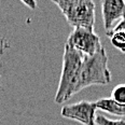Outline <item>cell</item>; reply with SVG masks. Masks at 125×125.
I'll return each mask as SVG.
<instances>
[{
    "label": "cell",
    "mask_w": 125,
    "mask_h": 125,
    "mask_svg": "<svg viewBox=\"0 0 125 125\" xmlns=\"http://www.w3.org/2000/svg\"><path fill=\"white\" fill-rule=\"evenodd\" d=\"M111 81L106 49L101 48L92 56H84L79 72L75 93L92 85H106Z\"/></svg>",
    "instance_id": "6da1fadb"
},
{
    "label": "cell",
    "mask_w": 125,
    "mask_h": 125,
    "mask_svg": "<svg viewBox=\"0 0 125 125\" xmlns=\"http://www.w3.org/2000/svg\"><path fill=\"white\" fill-rule=\"evenodd\" d=\"M83 56L81 53L65 44L62 67L58 87L55 94V103L64 104L69 100L75 93L79 72L81 68Z\"/></svg>",
    "instance_id": "7a4b0ae2"
},
{
    "label": "cell",
    "mask_w": 125,
    "mask_h": 125,
    "mask_svg": "<svg viewBox=\"0 0 125 125\" xmlns=\"http://www.w3.org/2000/svg\"><path fill=\"white\" fill-rule=\"evenodd\" d=\"M65 16L67 23L73 28H84L94 31L96 21L95 2L92 0H54Z\"/></svg>",
    "instance_id": "3957f363"
},
{
    "label": "cell",
    "mask_w": 125,
    "mask_h": 125,
    "mask_svg": "<svg viewBox=\"0 0 125 125\" xmlns=\"http://www.w3.org/2000/svg\"><path fill=\"white\" fill-rule=\"evenodd\" d=\"M66 44L83 56H92L103 48L100 38L95 31L84 28H74L69 35Z\"/></svg>",
    "instance_id": "277c9868"
},
{
    "label": "cell",
    "mask_w": 125,
    "mask_h": 125,
    "mask_svg": "<svg viewBox=\"0 0 125 125\" xmlns=\"http://www.w3.org/2000/svg\"><path fill=\"white\" fill-rule=\"evenodd\" d=\"M96 105L95 101L81 100L71 105L62 106V116L69 120H73L83 125H96Z\"/></svg>",
    "instance_id": "5b68a950"
},
{
    "label": "cell",
    "mask_w": 125,
    "mask_h": 125,
    "mask_svg": "<svg viewBox=\"0 0 125 125\" xmlns=\"http://www.w3.org/2000/svg\"><path fill=\"white\" fill-rule=\"evenodd\" d=\"M101 15L106 33L110 32L125 15L124 0H104L101 1Z\"/></svg>",
    "instance_id": "8992f818"
},
{
    "label": "cell",
    "mask_w": 125,
    "mask_h": 125,
    "mask_svg": "<svg viewBox=\"0 0 125 125\" xmlns=\"http://www.w3.org/2000/svg\"><path fill=\"white\" fill-rule=\"evenodd\" d=\"M114 49L121 53H125V15L120 23L115 25L110 32L107 33Z\"/></svg>",
    "instance_id": "52a82bcc"
},
{
    "label": "cell",
    "mask_w": 125,
    "mask_h": 125,
    "mask_svg": "<svg viewBox=\"0 0 125 125\" xmlns=\"http://www.w3.org/2000/svg\"><path fill=\"white\" fill-rule=\"evenodd\" d=\"M95 105L97 110L121 116L125 120V106L119 105L111 98H100L97 101H95Z\"/></svg>",
    "instance_id": "ba28073f"
},
{
    "label": "cell",
    "mask_w": 125,
    "mask_h": 125,
    "mask_svg": "<svg viewBox=\"0 0 125 125\" xmlns=\"http://www.w3.org/2000/svg\"><path fill=\"white\" fill-rule=\"evenodd\" d=\"M111 99L116 104L125 106V84H118L111 92Z\"/></svg>",
    "instance_id": "9c48e42d"
},
{
    "label": "cell",
    "mask_w": 125,
    "mask_h": 125,
    "mask_svg": "<svg viewBox=\"0 0 125 125\" xmlns=\"http://www.w3.org/2000/svg\"><path fill=\"white\" fill-rule=\"evenodd\" d=\"M95 123L96 125H125V120L124 119L111 120L99 114V115H96Z\"/></svg>",
    "instance_id": "30bf717a"
},
{
    "label": "cell",
    "mask_w": 125,
    "mask_h": 125,
    "mask_svg": "<svg viewBox=\"0 0 125 125\" xmlns=\"http://www.w3.org/2000/svg\"><path fill=\"white\" fill-rule=\"evenodd\" d=\"M22 3L29 7V9H31V10L37 9V2H36L35 0H23Z\"/></svg>",
    "instance_id": "8fae6325"
}]
</instances>
